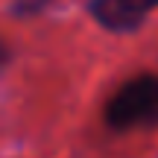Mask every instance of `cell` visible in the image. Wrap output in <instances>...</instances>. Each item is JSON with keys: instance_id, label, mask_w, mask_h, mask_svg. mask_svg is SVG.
Here are the masks:
<instances>
[{"instance_id": "cell-1", "label": "cell", "mask_w": 158, "mask_h": 158, "mask_svg": "<svg viewBox=\"0 0 158 158\" xmlns=\"http://www.w3.org/2000/svg\"><path fill=\"white\" fill-rule=\"evenodd\" d=\"M106 123L117 132L158 123V76H135L123 82L106 102Z\"/></svg>"}, {"instance_id": "cell-2", "label": "cell", "mask_w": 158, "mask_h": 158, "mask_svg": "<svg viewBox=\"0 0 158 158\" xmlns=\"http://www.w3.org/2000/svg\"><path fill=\"white\" fill-rule=\"evenodd\" d=\"M158 6V0H91L88 12L108 32H135Z\"/></svg>"}, {"instance_id": "cell-3", "label": "cell", "mask_w": 158, "mask_h": 158, "mask_svg": "<svg viewBox=\"0 0 158 158\" xmlns=\"http://www.w3.org/2000/svg\"><path fill=\"white\" fill-rule=\"evenodd\" d=\"M6 59H9V53H6V44H3V41H0V68H3V64H6Z\"/></svg>"}]
</instances>
